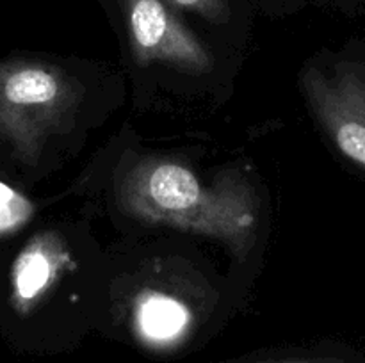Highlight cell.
Masks as SVG:
<instances>
[{
	"mask_svg": "<svg viewBox=\"0 0 365 363\" xmlns=\"http://www.w3.org/2000/svg\"><path fill=\"white\" fill-rule=\"evenodd\" d=\"M118 201L127 216L143 223L217 238L241 260L255 244L259 196L237 171L205 185L187 166L146 159L123 178Z\"/></svg>",
	"mask_w": 365,
	"mask_h": 363,
	"instance_id": "obj_1",
	"label": "cell"
},
{
	"mask_svg": "<svg viewBox=\"0 0 365 363\" xmlns=\"http://www.w3.org/2000/svg\"><path fill=\"white\" fill-rule=\"evenodd\" d=\"M32 214L29 199L0 184V233L20 226Z\"/></svg>",
	"mask_w": 365,
	"mask_h": 363,
	"instance_id": "obj_8",
	"label": "cell"
},
{
	"mask_svg": "<svg viewBox=\"0 0 365 363\" xmlns=\"http://www.w3.org/2000/svg\"><path fill=\"white\" fill-rule=\"evenodd\" d=\"M82 98L77 78L53 64L0 60V139L34 167L50 135L70 127Z\"/></svg>",
	"mask_w": 365,
	"mask_h": 363,
	"instance_id": "obj_2",
	"label": "cell"
},
{
	"mask_svg": "<svg viewBox=\"0 0 365 363\" xmlns=\"http://www.w3.org/2000/svg\"><path fill=\"white\" fill-rule=\"evenodd\" d=\"M118 6L135 63H166L191 73L212 70L210 52L166 0H118Z\"/></svg>",
	"mask_w": 365,
	"mask_h": 363,
	"instance_id": "obj_4",
	"label": "cell"
},
{
	"mask_svg": "<svg viewBox=\"0 0 365 363\" xmlns=\"http://www.w3.org/2000/svg\"><path fill=\"white\" fill-rule=\"evenodd\" d=\"M264 363H348L341 358H285Z\"/></svg>",
	"mask_w": 365,
	"mask_h": 363,
	"instance_id": "obj_9",
	"label": "cell"
},
{
	"mask_svg": "<svg viewBox=\"0 0 365 363\" xmlns=\"http://www.w3.org/2000/svg\"><path fill=\"white\" fill-rule=\"evenodd\" d=\"M135 315L143 333L155 340L177 337L187 324V310L180 301L160 292H143Z\"/></svg>",
	"mask_w": 365,
	"mask_h": 363,
	"instance_id": "obj_6",
	"label": "cell"
},
{
	"mask_svg": "<svg viewBox=\"0 0 365 363\" xmlns=\"http://www.w3.org/2000/svg\"><path fill=\"white\" fill-rule=\"evenodd\" d=\"M71 263L63 235L46 230L36 233L11 267V305L20 315H29L53 288Z\"/></svg>",
	"mask_w": 365,
	"mask_h": 363,
	"instance_id": "obj_5",
	"label": "cell"
},
{
	"mask_svg": "<svg viewBox=\"0 0 365 363\" xmlns=\"http://www.w3.org/2000/svg\"><path fill=\"white\" fill-rule=\"evenodd\" d=\"M303 89L339 152L365 169V64L342 60L328 70L307 68Z\"/></svg>",
	"mask_w": 365,
	"mask_h": 363,
	"instance_id": "obj_3",
	"label": "cell"
},
{
	"mask_svg": "<svg viewBox=\"0 0 365 363\" xmlns=\"http://www.w3.org/2000/svg\"><path fill=\"white\" fill-rule=\"evenodd\" d=\"M178 13L196 14L212 25H225L234 18V0H166Z\"/></svg>",
	"mask_w": 365,
	"mask_h": 363,
	"instance_id": "obj_7",
	"label": "cell"
}]
</instances>
